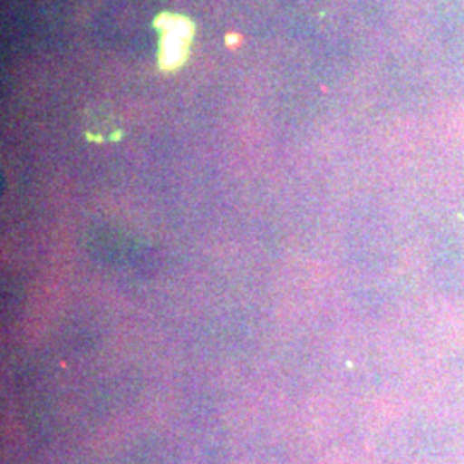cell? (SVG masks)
Masks as SVG:
<instances>
[{
	"instance_id": "1",
	"label": "cell",
	"mask_w": 464,
	"mask_h": 464,
	"mask_svg": "<svg viewBox=\"0 0 464 464\" xmlns=\"http://www.w3.org/2000/svg\"><path fill=\"white\" fill-rule=\"evenodd\" d=\"M164 26V42H162V55L160 63L167 69H174L184 61V53L189 40V24L183 17H169V24Z\"/></svg>"
}]
</instances>
